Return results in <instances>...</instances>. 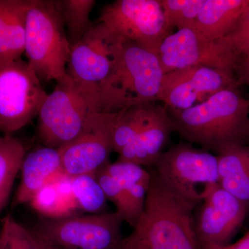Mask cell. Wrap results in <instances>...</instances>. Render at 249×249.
Segmentation results:
<instances>
[{"label":"cell","mask_w":249,"mask_h":249,"mask_svg":"<svg viewBox=\"0 0 249 249\" xmlns=\"http://www.w3.org/2000/svg\"><path fill=\"white\" fill-rule=\"evenodd\" d=\"M167 111L173 132L214 155L249 145V99L238 89L222 90L188 109Z\"/></svg>","instance_id":"obj_1"},{"label":"cell","mask_w":249,"mask_h":249,"mask_svg":"<svg viewBox=\"0 0 249 249\" xmlns=\"http://www.w3.org/2000/svg\"><path fill=\"white\" fill-rule=\"evenodd\" d=\"M145 206L119 249H200L195 231L197 205L177 196L150 170Z\"/></svg>","instance_id":"obj_2"},{"label":"cell","mask_w":249,"mask_h":249,"mask_svg":"<svg viewBox=\"0 0 249 249\" xmlns=\"http://www.w3.org/2000/svg\"><path fill=\"white\" fill-rule=\"evenodd\" d=\"M163 75L157 54L124 40L114 71L98 87L101 112L157 103Z\"/></svg>","instance_id":"obj_3"},{"label":"cell","mask_w":249,"mask_h":249,"mask_svg":"<svg viewBox=\"0 0 249 249\" xmlns=\"http://www.w3.org/2000/svg\"><path fill=\"white\" fill-rule=\"evenodd\" d=\"M98 112L101 109L97 88L69 76L47 95L37 115V138L44 146L58 149L77 138Z\"/></svg>","instance_id":"obj_4"},{"label":"cell","mask_w":249,"mask_h":249,"mask_svg":"<svg viewBox=\"0 0 249 249\" xmlns=\"http://www.w3.org/2000/svg\"><path fill=\"white\" fill-rule=\"evenodd\" d=\"M70 45L54 0H31L26 18L24 53L40 80L60 81L69 76Z\"/></svg>","instance_id":"obj_5"},{"label":"cell","mask_w":249,"mask_h":249,"mask_svg":"<svg viewBox=\"0 0 249 249\" xmlns=\"http://www.w3.org/2000/svg\"><path fill=\"white\" fill-rule=\"evenodd\" d=\"M153 170L170 191L197 206L219 186L217 155L188 142L165 150Z\"/></svg>","instance_id":"obj_6"},{"label":"cell","mask_w":249,"mask_h":249,"mask_svg":"<svg viewBox=\"0 0 249 249\" xmlns=\"http://www.w3.org/2000/svg\"><path fill=\"white\" fill-rule=\"evenodd\" d=\"M124 219L118 213L62 218L40 216L31 232L50 245L73 249H119Z\"/></svg>","instance_id":"obj_7"},{"label":"cell","mask_w":249,"mask_h":249,"mask_svg":"<svg viewBox=\"0 0 249 249\" xmlns=\"http://www.w3.org/2000/svg\"><path fill=\"white\" fill-rule=\"evenodd\" d=\"M47 93L28 62L0 65V131L11 136L38 115Z\"/></svg>","instance_id":"obj_8"},{"label":"cell","mask_w":249,"mask_h":249,"mask_svg":"<svg viewBox=\"0 0 249 249\" xmlns=\"http://www.w3.org/2000/svg\"><path fill=\"white\" fill-rule=\"evenodd\" d=\"M158 56L164 73L187 67L203 66L236 77L240 65L224 38L209 40L188 28L179 29L165 37L159 49Z\"/></svg>","instance_id":"obj_9"},{"label":"cell","mask_w":249,"mask_h":249,"mask_svg":"<svg viewBox=\"0 0 249 249\" xmlns=\"http://www.w3.org/2000/svg\"><path fill=\"white\" fill-rule=\"evenodd\" d=\"M96 22L157 55L160 44L173 33L160 0H117L103 8Z\"/></svg>","instance_id":"obj_10"},{"label":"cell","mask_w":249,"mask_h":249,"mask_svg":"<svg viewBox=\"0 0 249 249\" xmlns=\"http://www.w3.org/2000/svg\"><path fill=\"white\" fill-rule=\"evenodd\" d=\"M124 40L106 24L93 23L83 38L71 46L69 76L98 89L114 71Z\"/></svg>","instance_id":"obj_11"},{"label":"cell","mask_w":249,"mask_h":249,"mask_svg":"<svg viewBox=\"0 0 249 249\" xmlns=\"http://www.w3.org/2000/svg\"><path fill=\"white\" fill-rule=\"evenodd\" d=\"M239 88L236 77L227 72L207 67H190L164 73L158 101L169 109L183 110L222 90Z\"/></svg>","instance_id":"obj_12"},{"label":"cell","mask_w":249,"mask_h":249,"mask_svg":"<svg viewBox=\"0 0 249 249\" xmlns=\"http://www.w3.org/2000/svg\"><path fill=\"white\" fill-rule=\"evenodd\" d=\"M58 150L62 169L69 178L96 175L109 163L113 152L112 114H93L84 131Z\"/></svg>","instance_id":"obj_13"},{"label":"cell","mask_w":249,"mask_h":249,"mask_svg":"<svg viewBox=\"0 0 249 249\" xmlns=\"http://www.w3.org/2000/svg\"><path fill=\"white\" fill-rule=\"evenodd\" d=\"M247 208L217 186L196 208L195 231L200 249L229 245L245 221Z\"/></svg>","instance_id":"obj_14"},{"label":"cell","mask_w":249,"mask_h":249,"mask_svg":"<svg viewBox=\"0 0 249 249\" xmlns=\"http://www.w3.org/2000/svg\"><path fill=\"white\" fill-rule=\"evenodd\" d=\"M20 170L22 178L15 196L14 206L30 203L44 187L67 177L58 149L44 145L25 155Z\"/></svg>","instance_id":"obj_15"},{"label":"cell","mask_w":249,"mask_h":249,"mask_svg":"<svg viewBox=\"0 0 249 249\" xmlns=\"http://www.w3.org/2000/svg\"><path fill=\"white\" fill-rule=\"evenodd\" d=\"M173 132L164 105L159 103L155 114L143 129L119 153V161L142 166H155Z\"/></svg>","instance_id":"obj_16"},{"label":"cell","mask_w":249,"mask_h":249,"mask_svg":"<svg viewBox=\"0 0 249 249\" xmlns=\"http://www.w3.org/2000/svg\"><path fill=\"white\" fill-rule=\"evenodd\" d=\"M31 0H0V65L22 58Z\"/></svg>","instance_id":"obj_17"},{"label":"cell","mask_w":249,"mask_h":249,"mask_svg":"<svg viewBox=\"0 0 249 249\" xmlns=\"http://www.w3.org/2000/svg\"><path fill=\"white\" fill-rule=\"evenodd\" d=\"M249 6V0H206L193 29L209 40L225 38Z\"/></svg>","instance_id":"obj_18"},{"label":"cell","mask_w":249,"mask_h":249,"mask_svg":"<svg viewBox=\"0 0 249 249\" xmlns=\"http://www.w3.org/2000/svg\"><path fill=\"white\" fill-rule=\"evenodd\" d=\"M218 159V184L249 207V145L227 149Z\"/></svg>","instance_id":"obj_19"},{"label":"cell","mask_w":249,"mask_h":249,"mask_svg":"<svg viewBox=\"0 0 249 249\" xmlns=\"http://www.w3.org/2000/svg\"><path fill=\"white\" fill-rule=\"evenodd\" d=\"M104 169L121 183L128 202L130 226L134 227L145 206L151 181L150 170L142 165L119 160L108 163Z\"/></svg>","instance_id":"obj_20"},{"label":"cell","mask_w":249,"mask_h":249,"mask_svg":"<svg viewBox=\"0 0 249 249\" xmlns=\"http://www.w3.org/2000/svg\"><path fill=\"white\" fill-rule=\"evenodd\" d=\"M29 204L41 216L48 218L74 215L79 209L67 177L44 187Z\"/></svg>","instance_id":"obj_21"},{"label":"cell","mask_w":249,"mask_h":249,"mask_svg":"<svg viewBox=\"0 0 249 249\" xmlns=\"http://www.w3.org/2000/svg\"><path fill=\"white\" fill-rule=\"evenodd\" d=\"M159 103L139 105L112 114L113 152L119 154L147 125Z\"/></svg>","instance_id":"obj_22"},{"label":"cell","mask_w":249,"mask_h":249,"mask_svg":"<svg viewBox=\"0 0 249 249\" xmlns=\"http://www.w3.org/2000/svg\"><path fill=\"white\" fill-rule=\"evenodd\" d=\"M25 155V147L19 139L0 136V213L7 204Z\"/></svg>","instance_id":"obj_23"},{"label":"cell","mask_w":249,"mask_h":249,"mask_svg":"<svg viewBox=\"0 0 249 249\" xmlns=\"http://www.w3.org/2000/svg\"><path fill=\"white\" fill-rule=\"evenodd\" d=\"M61 14L70 45L83 38L93 25L90 14L96 1L94 0H58L55 1Z\"/></svg>","instance_id":"obj_24"},{"label":"cell","mask_w":249,"mask_h":249,"mask_svg":"<svg viewBox=\"0 0 249 249\" xmlns=\"http://www.w3.org/2000/svg\"><path fill=\"white\" fill-rule=\"evenodd\" d=\"M70 184L80 209L90 214L105 213L107 199L95 175L73 177Z\"/></svg>","instance_id":"obj_25"},{"label":"cell","mask_w":249,"mask_h":249,"mask_svg":"<svg viewBox=\"0 0 249 249\" xmlns=\"http://www.w3.org/2000/svg\"><path fill=\"white\" fill-rule=\"evenodd\" d=\"M206 0H160L165 22L170 31L194 28Z\"/></svg>","instance_id":"obj_26"},{"label":"cell","mask_w":249,"mask_h":249,"mask_svg":"<svg viewBox=\"0 0 249 249\" xmlns=\"http://www.w3.org/2000/svg\"><path fill=\"white\" fill-rule=\"evenodd\" d=\"M95 176L107 200L110 201L115 206L116 212L123 217L124 222L128 223L130 225L131 217L128 202L121 183L107 173L104 168L97 172Z\"/></svg>","instance_id":"obj_27"},{"label":"cell","mask_w":249,"mask_h":249,"mask_svg":"<svg viewBox=\"0 0 249 249\" xmlns=\"http://www.w3.org/2000/svg\"><path fill=\"white\" fill-rule=\"evenodd\" d=\"M224 40L238 59L240 65L244 60L249 59V6L233 30Z\"/></svg>","instance_id":"obj_28"},{"label":"cell","mask_w":249,"mask_h":249,"mask_svg":"<svg viewBox=\"0 0 249 249\" xmlns=\"http://www.w3.org/2000/svg\"><path fill=\"white\" fill-rule=\"evenodd\" d=\"M1 224H4L7 233L4 249H39L31 231L23 227L14 217L6 216Z\"/></svg>","instance_id":"obj_29"},{"label":"cell","mask_w":249,"mask_h":249,"mask_svg":"<svg viewBox=\"0 0 249 249\" xmlns=\"http://www.w3.org/2000/svg\"><path fill=\"white\" fill-rule=\"evenodd\" d=\"M236 78L240 87L242 85L249 87V59L241 63L236 73Z\"/></svg>","instance_id":"obj_30"},{"label":"cell","mask_w":249,"mask_h":249,"mask_svg":"<svg viewBox=\"0 0 249 249\" xmlns=\"http://www.w3.org/2000/svg\"><path fill=\"white\" fill-rule=\"evenodd\" d=\"M212 249H249V231L246 233L240 240L237 241L232 245L224 246L222 247H217Z\"/></svg>","instance_id":"obj_31"},{"label":"cell","mask_w":249,"mask_h":249,"mask_svg":"<svg viewBox=\"0 0 249 249\" xmlns=\"http://www.w3.org/2000/svg\"><path fill=\"white\" fill-rule=\"evenodd\" d=\"M31 233H32V232H31ZM35 238L39 249H73L67 248V247H60V246L50 245V244L46 243L45 242H42V241L38 240V239L36 238V237H35Z\"/></svg>","instance_id":"obj_32"},{"label":"cell","mask_w":249,"mask_h":249,"mask_svg":"<svg viewBox=\"0 0 249 249\" xmlns=\"http://www.w3.org/2000/svg\"><path fill=\"white\" fill-rule=\"evenodd\" d=\"M7 233L4 224H1V230H0V249H4L6 246Z\"/></svg>","instance_id":"obj_33"}]
</instances>
